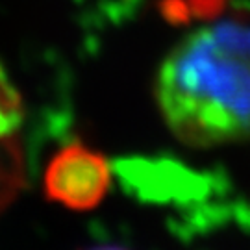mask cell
<instances>
[{"instance_id": "6da1fadb", "label": "cell", "mask_w": 250, "mask_h": 250, "mask_svg": "<svg viewBox=\"0 0 250 250\" xmlns=\"http://www.w3.org/2000/svg\"><path fill=\"white\" fill-rule=\"evenodd\" d=\"M156 100L189 146L250 139V26L223 21L191 32L161 63Z\"/></svg>"}, {"instance_id": "7a4b0ae2", "label": "cell", "mask_w": 250, "mask_h": 250, "mask_svg": "<svg viewBox=\"0 0 250 250\" xmlns=\"http://www.w3.org/2000/svg\"><path fill=\"white\" fill-rule=\"evenodd\" d=\"M109 186L111 170L106 158L80 143L62 148L45 170L46 197L74 211L97 208Z\"/></svg>"}, {"instance_id": "3957f363", "label": "cell", "mask_w": 250, "mask_h": 250, "mask_svg": "<svg viewBox=\"0 0 250 250\" xmlns=\"http://www.w3.org/2000/svg\"><path fill=\"white\" fill-rule=\"evenodd\" d=\"M89 250H126L123 247H117V245H102V247H93Z\"/></svg>"}]
</instances>
